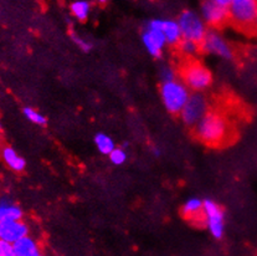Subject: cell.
Segmentation results:
<instances>
[{"instance_id": "23", "label": "cell", "mask_w": 257, "mask_h": 256, "mask_svg": "<svg viewBox=\"0 0 257 256\" xmlns=\"http://www.w3.org/2000/svg\"><path fill=\"white\" fill-rule=\"evenodd\" d=\"M159 76H161L162 83L170 82V81L177 80V78H175L174 70H173L172 67H169V66H164L163 69L161 70V74H159Z\"/></svg>"}, {"instance_id": "20", "label": "cell", "mask_w": 257, "mask_h": 256, "mask_svg": "<svg viewBox=\"0 0 257 256\" xmlns=\"http://www.w3.org/2000/svg\"><path fill=\"white\" fill-rule=\"evenodd\" d=\"M70 36H71V40L73 41V44H75V45L77 46L81 51L90 52L91 50H92V48H93L92 43H91V41H88L87 39L82 38V36H81L80 34L76 33V31H71Z\"/></svg>"}, {"instance_id": "9", "label": "cell", "mask_w": 257, "mask_h": 256, "mask_svg": "<svg viewBox=\"0 0 257 256\" xmlns=\"http://www.w3.org/2000/svg\"><path fill=\"white\" fill-rule=\"evenodd\" d=\"M200 49L205 54L214 55L224 60L234 59V50L231 45L227 43L226 39L216 30H209L203 43L200 44Z\"/></svg>"}, {"instance_id": "8", "label": "cell", "mask_w": 257, "mask_h": 256, "mask_svg": "<svg viewBox=\"0 0 257 256\" xmlns=\"http://www.w3.org/2000/svg\"><path fill=\"white\" fill-rule=\"evenodd\" d=\"M209 112V103L203 93H191L187 104L180 112L182 121L189 127H195Z\"/></svg>"}, {"instance_id": "10", "label": "cell", "mask_w": 257, "mask_h": 256, "mask_svg": "<svg viewBox=\"0 0 257 256\" xmlns=\"http://www.w3.org/2000/svg\"><path fill=\"white\" fill-rule=\"evenodd\" d=\"M142 43L147 52L154 59H159L163 54L164 48L168 45L163 34L149 24H147L144 30L142 31Z\"/></svg>"}, {"instance_id": "1", "label": "cell", "mask_w": 257, "mask_h": 256, "mask_svg": "<svg viewBox=\"0 0 257 256\" xmlns=\"http://www.w3.org/2000/svg\"><path fill=\"white\" fill-rule=\"evenodd\" d=\"M195 137L211 147L225 145L231 136V124L222 113L209 111L194 127Z\"/></svg>"}, {"instance_id": "14", "label": "cell", "mask_w": 257, "mask_h": 256, "mask_svg": "<svg viewBox=\"0 0 257 256\" xmlns=\"http://www.w3.org/2000/svg\"><path fill=\"white\" fill-rule=\"evenodd\" d=\"M23 209L9 198H0V223L23 220Z\"/></svg>"}, {"instance_id": "13", "label": "cell", "mask_w": 257, "mask_h": 256, "mask_svg": "<svg viewBox=\"0 0 257 256\" xmlns=\"http://www.w3.org/2000/svg\"><path fill=\"white\" fill-rule=\"evenodd\" d=\"M2 159L5 166L12 169L13 172L22 173V172L25 171L26 161L10 146H5V147L2 148Z\"/></svg>"}, {"instance_id": "2", "label": "cell", "mask_w": 257, "mask_h": 256, "mask_svg": "<svg viewBox=\"0 0 257 256\" xmlns=\"http://www.w3.org/2000/svg\"><path fill=\"white\" fill-rule=\"evenodd\" d=\"M159 92L164 108L172 114H180L191 95L190 90L179 80L162 83Z\"/></svg>"}, {"instance_id": "5", "label": "cell", "mask_w": 257, "mask_h": 256, "mask_svg": "<svg viewBox=\"0 0 257 256\" xmlns=\"http://www.w3.org/2000/svg\"><path fill=\"white\" fill-rule=\"evenodd\" d=\"M204 223L214 239H222L225 234V213L216 202L205 199L203 202Z\"/></svg>"}, {"instance_id": "27", "label": "cell", "mask_w": 257, "mask_h": 256, "mask_svg": "<svg viewBox=\"0 0 257 256\" xmlns=\"http://www.w3.org/2000/svg\"><path fill=\"white\" fill-rule=\"evenodd\" d=\"M0 131H2V124H0Z\"/></svg>"}, {"instance_id": "28", "label": "cell", "mask_w": 257, "mask_h": 256, "mask_svg": "<svg viewBox=\"0 0 257 256\" xmlns=\"http://www.w3.org/2000/svg\"><path fill=\"white\" fill-rule=\"evenodd\" d=\"M256 25H257V20H256Z\"/></svg>"}, {"instance_id": "16", "label": "cell", "mask_w": 257, "mask_h": 256, "mask_svg": "<svg viewBox=\"0 0 257 256\" xmlns=\"http://www.w3.org/2000/svg\"><path fill=\"white\" fill-rule=\"evenodd\" d=\"M13 245H14V250L18 256H30L41 251L39 242L36 241L33 236H30V235L18 240V241Z\"/></svg>"}, {"instance_id": "24", "label": "cell", "mask_w": 257, "mask_h": 256, "mask_svg": "<svg viewBox=\"0 0 257 256\" xmlns=\"http://www.w3.org/2000/svg\"><path fill=\"white\" fill-rule=\"evenodd\" d=\"M0 256H18L14 250V245L0 240Z\"/></svg>"}, {"instance_id": "25", "label": "cell", "mask_w": 257, "mask_h": 256, "mask_svg": "<svg viewBox=\"0 0 257 256\" xmlns=\"http://www.w3.org/2000/svg\"><path fill=\"white\" fill-rule=\"evenodd\" d=\"M152 152H153L154 154H156L157 157L161 156V151H159V148H158V147H153V150H152Z\"/></svg>"}, {"instance_id": "4", "label": "cell", "mask_w": 257, "mask_h": 256, "mask_svg": "<svg viewBox=\"0 0 257 256\" xmlns=\"http://www.w3.org/2000/svg\"><path fill=\"white\" fill-rule=\"evenodd\" d=\"M178 24H179L182 36L184 40H190L200 45L203 43L204 38L208 34V25L200 17V14L194 10H183L178 18Z\"/></svg>"}, {"instance_id": "22", "label": "cell", "mask_w": 257, "mask_h": 256, "mask_svg": "<svg viewBox=\"0 0 257 256\" xmlns=\"http://www.w3.org/2000/svg\"><path fill=\"white\" fill-rule=\"evenodd\" d=\"M178 48H179L180 52H182L183 55H185V56H194V55L199 51V49H200V45L194 43V41L184 40V39H183L179 43V45H178Z\"/></svg>"}, {"instance_id": "7", "label": "cell", "mask_w": 257, "mask_h": 256, "mask_svg": "<svg viewBox=\"0 0 257 256\" xmlns=\"http://www.w3.org/2000/svg\"><path fill=\"white\" fill-rule=\"evenodd\" d=\"M229 19L236 25L250 26L256 24V0H231L229 7Z\"/></svg>"}, {"instance_id": "3", "label": "cell", "mask_w": 257, "mask_h": 256, "mask_svg": "<svg viewBox=\"0 0 257 256\" xmlns=\"http://www.w3.org/2000/svg\"><path fill=\"white\" fill-rule=\"evenodd\" d=\"M182 80L184 85L187 86L190 91L196 93H201L204 90L209 88L212 83L211 71L199 61L185 62L182 67Z\"/></svg>"}, {"instance_id": "6", "label": "cell", "mask_w": 257, "mask_h": 256, "mask_svg": "<svg viewBox=\"0 0 257 256\" xmlns=\"http://www.w3.org/2000/svg\"><path fill=\"white\" fill-rule=\"evenodd\" d=\"M231 0H208L200 7V17L206 25L221 26L229 20V7Z\"/></svg>"}, {"instance_id": "26", "label": "cell", "mask_w": 257, "mask_h": 256, "mask_svg": "<svg viewBox=\"0 0 257 256\" xmlns=\"http://www.w3.org/2000/svg\"><path fill=\"white\" fill-rule=\"evenodd\" d=\"M30 256H47V255L44 254L43 251H39V252H36V254H33V255H30Z\"/></svg>"}, {"instance_id": "12", "label": "cell", "mask_w": 257, "mask_h": 256, "mask_svg": "<svg viewBox=\"0 0 257 256\" xmlns=\"http://www.w3.org/2000/svg\"><path fill=\"white\" fill-rule=\"evenodd\" d=\"M29 231V225L23 220L0 223V240L9 244H15L18 240L28 236Z\"/></svg>"}, {"instance_id": "11", "label": "cell", "mask_w": 257, "mask_h": 256, "mask_svg": "<svg viewBox=\"0 0 257 256\" xmlns=\"http://www.w3.org/2000/svg\"><path fill=\"white\" fill-rule=\"evenodd\" d=\"M149 25L156 28L161 31L167 40L168 45L178 46L180 41L183 40L182 31H180L179 24L177 20L172 19H153L148 23Z\"/></svg>"}, {"instance_id": "15", "label": "cell", "mask_w": 257, "mask_h": 256, "mask_svg": "<svg viewBox=\"0 0 257 256\" xmlns=\"http://www.w3.org/2000/svg\"><path fill=\"white\" fill-rule=\"evenodd\" d=\"M182 213L183 216L189 219V220H201L204 223L203 200L199 199V198H191V199H188L182 206Z\"/></svg>"}, {"instance_id": "18", "label": "cell", "mask_w": 257, "mask_h": 256, "mask_svg": "<svg viewBox=\"0 0 257 256\" xmlns=\"http://www.w3.org/2000/svg\"><path fill=\"white\" fill-rule=\"evenodd\" d=\"M93 142L94 145H96L97 151L101 154H103V156H109V154L112 153V151L116 148L114 141L112 140L108 135H106V133H97V135L94 136Z\"/></svg>"}, {"instance_id": "19", "label": "cell", "mask_w": 257, "mask_h": 256, "mask_svg": "<svg viewBox=\"0 0 257 256\" xmlns=\"http://www.w3.org/2000/svg\"><path fill=\"white\" fill-rule=\"evenodd\" d=\"M23 113L25 116V118L28 121H30L31 123L34 124H38V126H45L47 123V119L46 117L44 116L41 112H39L38 109L33 108V107H25L23 109Z\"/></svg>"}, {"instance_id": "21", "label": "cell", "mask_w": 257, "mask_h": 256, "mask_svg": "<svg viewBox=\"0 0 257 256\" xmlns=\"http://www.w3.org/2000/svg\"><path fill=\"white\" fill-rule=\"evenodd\" d=\"M108 158L111 161V163L114 164V166H122V164H124L127 162L128 153L123 147H116L112 151V153L109 154Z\"/></svg>"}, {"instance_id": "17", "label": "cell", "mask_w": 257, "mask_h": 256, "mask_svg": "<svg viewBox=\"0 0 257 256\" xmlns=\"http://www.w3.org/2000/svg\"><path fill=\"white\" fill-rule=\"evenodd\" d=\"M92 5L87 0H76L70 4V12L72 17L78 22H86L90 17Z\"/></svg>"}]
</instances>
